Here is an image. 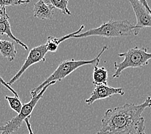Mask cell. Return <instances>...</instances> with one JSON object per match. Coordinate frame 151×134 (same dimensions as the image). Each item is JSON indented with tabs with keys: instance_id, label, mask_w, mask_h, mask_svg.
I'll return each instance as SVG.
<instances>
[{
	"instance_id": "8992f818",
	"label": "cell",
	"mask_w": 151,
	"mask_h": 134,
	"mask_svg": "<svg viewBox=\"0 0 151 134\" xmlns=\"http://www.w3.org/2000/svg\"><path fill=\"white\" fill-rule=\"evenodd\" d=\"M47 52L48 51L46 49V46L45 44H41L40 46L33 48V49L30 50V51L29 52L25 63L22 65V68H20V70L18 71V73H17L9 81L6 82V83L9 86H11L22 77V75L25 73V71L28 69L30 67H31L32 65L34 64L40 63V62L45 61V56Z\"/></svg>"
},
{
	"instance_id": "30bf717a",
	"label": "cell",
	"mask_w": 151,
	"mask_h": 134,
	"mask_svg": "<svg viewBox=\"0 0 151 134\" xmlns=\"http://www.w3.org/2000/svg\"><path fill=\"white\" fill-rule=\"evenodd\" d=\"M54 7L49 0H38L34 6V16L41 20L52 19Z\"/></svg>"
},
{
	"instance_id": "5bb4252c",
	"label": "cell",
	"mask_w": 151,
	"mask_h": 134,
	"mask_svg": "<svg viewBox=\"0 0 151 134\" xmlns=\"http://www.w3.org/2000/svg\"><path fill=\"white\" fill-rule=\"evenodd\" d=\"M5 99L8 101L9 106L12 110L16 112L17 113H19L20 112L23 104L22 101L20 100L19 97H16V96L10 97V96L5 95Z\"/></svg>"
},
{
	"instance_id": "8fae6325",
	"label": "cell",
	"mask_w": 151,
	"mask_h": 134,
	"mask_svg": "<svg viewBox=\"0 0 151 134\" xmlns=\"http://www.w3.org/2000/svg\"><path fill=\"white\" fill-rule=\"evenodd\" d=\"M16 53L14 43L0 38V54L3 57L7 58L10 62H12L14 60Z\"/></svg>"
},
{
	"instance_id": "ac0fdd59",
	"label": "cell",
	"mask_w": 151,
	"mask_h": 134,
	"mask_svg": "<svg viewBox=\"0 0 151 134\" xmlns=\"http://www.w3.org/2000/svg\"><path fill=\"white\" fill-rule=\"evenodd\" d=\"M0 83H1V85H3V86H5V87L6 88H7L8 90H9L10 91H11L12 93L14 95V96H16V97H19L18 93H17L14 90L13 88H12L11 86H9L7 83H6V82H5L4 80H3L1 76H0Z\"/></svg>"
},
{
	"instance_id": "7c38bea8",
	"label": "cell",
	"mask_w": 151,
	"mask_h": 134,
	"mask_svg": "<svg viewBox=\"0 0 151 134\" xmlns=\"http://www.w3.org/2000/svg\"><path fill=\"white\" fill-rule=\"evenodd\" d=\"M98 65L94 66L92 73V82L95 86L107 85L108 71L105 67H98Z\"/></svg>"
},
{
	"instance_id": "277c9868",
	"label": "cell",
	"mask_w": 151,
	"mask_h": 134,
	"mask_svg": "<svg viewBox=\"0 0 151 134\" xmlns=\"http://www.w3.org/2000/svg\"><path fill=\"white\" fill-rule=\"evenodd\" d=\"M118 56L124 59L120 63L114 62L115 72L112 75L113 78L119 77L122 72L127 68H143L148 64L151 59V53L148 52V49L145 47H134L125 52L118 54Z\"/></svg>"
},
{
	"instance_id": "9a60e30c",
	"label": "cell",
	"mask_w": 151,
	"mask_h": 134,
	"mask_svg": "<svg viewBox=\"0 0 151 134\" xmlns=\"http://www.w3.org/2000/svg\"><path fill=\"white\" fill-rule=\"evenodd\" d=\"M60 43L58 41V38L53 36H49L47 38L46 43L45 44L46 46V49L48 52H56L58 50V47L60 45Z\"/></svg>"
},
{
	"instance_id": "e0dca14e",
	"label": "cell",
	"mask_w": 151,
	"mask_h": 134,
	"mask_svg": "<svg viewBox=\"0 0 151 134\" xmlns=\"http://www.w3.org/2000/svg\"><path fill=\"white\" fill-rule=\"evenodd\" d=\"M136 134H145V119L143 117L141 118L137 125Z\"/></svg>"
},
{
	"instance_id": "3957f363",
	"label": "cell",
	"mask_w": 151,
	"mask_h": 134,
	"mask_svg": "<svg viewBox=\"0 0 151 134\" xmlns=\"http://www.w3.org/2000/svg\"><path fill=\"white\" fill-rule=\"evenodd\" d=\"M108 49V46H104L102 48L101 50L98 54V56L94 59L91 60H75L74 59H71L61 62L56 69L54 70V72L49 77H48L45 80L42 82L39 86H37L36 88H34L33 90L30 91L31 97L37 95L40 91L42 90V89L45 86L50 83V82L61 81L79 68L85 66V65H94V66L98 65L99 64V62H100L101 56Z\"/></svg>"
},
{
	"instance_id": "2e32d148",
	"label": "cell",
	"mask_w": 151,
	"mask_h": 134,
	"mask_svg": "<svg viewBox=\"0 0 151 134\" xmlns=\"http://www.w3.org/2000/svg\"><path fill=\"white\" fill-rule=\"evenodd\" d=\"M30 2V0H0V6L5 7L6 6H19L27 5Z\"/></svg>"
},
{
	"instance_id": "5b68a950",
	"label": "cell",
	"mask_w": 151,
	"mask_h": 134,
	"mask_svg": "<svg viewBox=\"0 0 151 134\" xmlns=\"http://www.w3.org/2000/svg\"><path fill=\"white\" fill-rule=\"evenodd\" d=\"M56 82H57L56 81L50 82V83L45 86L37 95L31 97V100L27 104H24L23 105L21 111L18 115L9 120L4 125L0 126V132H1L0 134H12L14 132L18 131L22 126L23 122L27 119H30L34 108H35L37 102L42 98L43 94L48 88L56 84Z\"/></svg>"
},
{
	"instance_id": "7a4b0ae2",
	"label": "cell",
	"mask_w": 151,
	"mask_h": 134,
	"mask_svg": "<svg viewBox=\"0 0 151 134\" xmlns=\"http://www.w3.org/2000/svg\"><path fill=\"white\" fill-rule=\"evenodd\" d=\"M85 26L82 25L80 29L74 32L58 38L59 43L71 39V38H85L91 36H100L104 37H116L128 36L134 34L135 30V25H134L128 20L115 21L110 19L107 22H104L101 25L95 29H92L81 32Z\"/></svg>"
},
{
	"instance_id": "6da1fadb",
	"label": "cell",
	"mask_w": 151,
	"mask_h": 134,
	"mask_svg": "<svg viewBox=\"0 0 151 134\" xmlns=\"http://www.w3.org/2000/svg\"><path fill=\"white\" fill-rule=\"evenodd\" d=\"M151 107V97H147L142 104L126 103L109 108L101 119V128L95 134H136L137 125L142 113Z\"/></svg>"
},
{
	"instance_id": "ba28073f",
	"label": "cell",
	"mask_w": 151,
	"mask_h": 134,
	"mask_svg": "<svg viewBox=\"0 0 151 134\" xmlns=\"http://www.w3.org/2000/svg\"><path fill=\"white\" fill-rule=\"evenodd\" d=\"M125 92L122 88H114L108 85H101L95 86L90 97L85 100L87 105H91L93 103L101 99H105L114 95H124Z\"/></svg>"
},
{
	"instance_id": "52a82bcc",
	"label": "cell",
	"mask_w": 151,
	"mask_h": 134,
	"mask_svg": "<svg viewBox=\"0 0 151 134\" xmlns=\"http://www.w3.org/2000/svg\"><path fill=\"white\" fill-rule=\"evenodd\" d=\"M136 18L134 35L138 36L140 30L147 27L151 28V13L138 0H129Z\"/></svg>"
},
{
	"instance_id": "9c48e42d",
	"label": "cell",
	"mask_w": 151,
	"mask_h": 134,
	"mask_svg": "<svg viewBox=\"0 0 151 134\" xmlns=\"http://www.w3.org/2000/svg\"><path fill=\"white\" fill-rule=\"evenodd\" d=\"M5 35L9 38L14 41L16 43L20 44L26 50H29L27 44L15 37L12 32L11 26L10 23V18L6 12V7L0 8V36Z\"/></svg>"
},
{
	"instance_id": "4fadbf2b",
	"label": "cell",
	"mask_w": 151,
	"mask_h": 134,
	"mask_svg": "<svg viewBox=\"0 0 151 134\" xmlns=\"http://www.w3.org/2000/svg\"><path fill=\"white\" fill-rule=\"evenodd\" d=\"M54 8L60 10L64 15L70 16L72 13L68 9V0H49Z\"/></svg>"
},
{
	"instance_id": "d6986e66",
	"label": "cell",
	"mask_w": 151,
	"mask_h": 134,
	"mask_svg": "<svg viewBox=\"0 0 151 134\" xmlns=\"http://www.w3.org/2000/svg\"><path fill=\"white\" fill-rule=\"evenodd\" d=\"M138 1L142 3V4L145 6V7L149 10V11L151 13V9H150V8L149 7V5H148V3H147V0H138Z\"/></svg>"
}]
</instances>
